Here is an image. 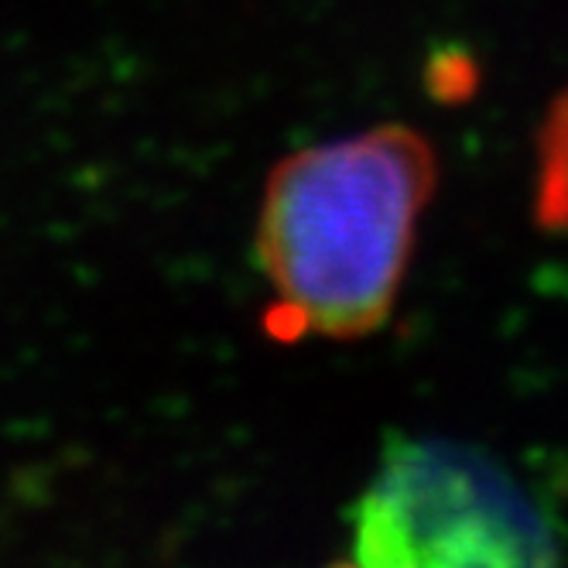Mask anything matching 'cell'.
I'll use <instances>...</instances> for the list:
<instances>
[{
	"instance_id": "7a4b0ae2",
	"label": "cell",
	"mask_w": 568,
	"mask_h": 568,
	"mask_svg": "<svg viewBox=\"0 0 568 568\" xmlns=\"http://www.w3.org/2000/svg\"><path fill=\"white\" fill-rule=\"evenodd\" d=\"M367 568H517L558 561L545 507L494 459L449 438H390L353 507Z\"/></svg>"
},
{
	"instance_id": "3957f363",
	"label": "cell",
	"mask_w": 568,
	"mask_h": 568,
	"mask_svg": "<svg viewBox=\"0 0 568 568\" xmlns=\"http://www.w3.org/2000/svg\"><path fill=\"white\" fill-rule=\"evenodd\" d=\"M535 213L545 230H568V93L551 103L541 128Z\"/></svg>"
},
{
	"instance_id": "6da1fadb",
	"label": "cell",
	"mask_w": 568,
	"mask_h": 568,
	"mask_svg": "<svg viewBox=\"0 0 568 568\" xmlns=\"http://www.w3.org/2000/svg\"><path fill=\"white\" fill-rule=\"evenodd\" d=\"M432 189L435 154L412 128H374L284 158L257 226L277 295L271 329L329 339L381 329Z\"/></svg>"
}]
</instances>
